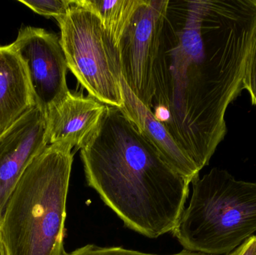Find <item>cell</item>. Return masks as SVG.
Listing matches in <instances>:
<instances>
[{
	"label": "cell",
	"instance_id": "obj_1",
	"mask_svg": "<svg viewBox=\"0 0 256 255\" xmlns=\"http://www.w3.org/2000/svg\"><path fill=\"white\" fill-rule=\"evenodd\" d=\"M256 0L168 3L150 109L200 171L226 134L228 105L244 89Z\"/></svg>",
	"mask_w": 256,
	"mask_h": 255
},
{
	"label": "cell",
	"instance_id": "obj_2",
	"mask_svg": "<svg viewBox=\"0 0 256 255\" xmlns=\"http://www.w3.org/2000/svg\"><path fill=\"white\" fill-rule=\"evenodd\" d=\"M80 157L88 187L126 227L152 239L173 232L191 182L166 161L122 109L106 106Z\"/></svg>",
	"mask_w": 256,
	"mask_h": 255
},
{
	"label": "cell",
	"instance_id": "obj_3",
	"mask_svg": "<svg viewBox=\"0 0 256 255\" xmlns=\"http://www.w3.org/2000/svg\"><path fill=\"white\" fill-rule=\"evenodd\" d=\"M74 148L49 145L21 176L0 222L8 255H64L66 205Z\"/></svg>",
	"mask_w": 256,
	"mask_h": 255
},
{
	"label": "cell",
	"instance_id": "obj_4",
	"mask_svg": "<svg viewBox=\"0 0 256 255\" xmlns=\"http://www.w3.org/2000/svg\"><path fill=\"white\" fill-rule=\"evenodd\" d=\"M192 193L172 232L184 250L228 255L256 232V183L214 168L191 183Z\"/></svg>",
	"mask_w": 256,
	"mask_h": 255
},
{
	"label": "cell",
	"instance_id": "obj_5",
	"mask_svg": "<svg viewBox=\"0 0 256 255\" xmlns=\"http://www.w3.org/2000/svg\"><path fill=\"white\" fill-rule=\"evenodd\" d=\"M56 19L69 70L90 97L121 109L120 49L98 16L73 0L67 13Z\"/></svg>",
	"mask_w": 256,
	"mask_h": 255
},
{
	"label": "cell",
	"instance_id": "obj_6",
	"mask_svg": "<svg viewBox=\"0 0 256 255\" xmlns=\"http://www.w3.org/2000/svg\"><path fill=\"white\" fill-rule=\"evenodd\" d=\"M168 0H143L120 45L122 75L148 108L155 94V70Z\"/></svg>",
	"mask_w": 256,
	"mask_h": 255
},
{
	"label": "cell",
	"instance_id": "obj_7",
	"mask_svg": "<svg viewBox=\"0 0 256 255\" xmlns=\"http://www.w3.org/2000/svg\"><path fill=\"white\" fill-rule=\"evenodd\" d=\"M20 58L36 107L46 115L68 92V64L60 38L44 28H21L12 43Z\"/></svg>",
	"mask_w": 256,
	"mask_h": 255
},
{
	"label": "cell",
	"instance_id": "obj_8",
	"mask_svg": "<svg viewBox=\"0 0 256 255\" xmlns=\"http://www.w3.org/2000/svg\"><path fill=\"white\" fill-rule=\"evenodd\" d=\"M48 145L46 115L36 106L0 136V222L21 176Z\"/></svg>",
	"mask_w": 256,
	"mask_h": 255
},
{
	"label": "cell",
	"instance_id": "obj_9",
	"mask_svg": "<svg viewBox=\"0 0 256 255\" xmlns=\"http://www.w3.org/2000/svg\"><path fill=\"white\" fill-rule=\"evenodd\" d=\"M106 107L94 97L69 91L46 112L48 144L66 141L80 149L97 130Z\"/></svg>",
	"mask_w": 256,
	"mask_h": 255
},
{
	"label": "cell",
	"instance_id": "obj_10",
	"mask_svg": "<svg viewBox=\"0 0 256 255\" xmlns=\"http://www.w3.org/2000/svg\"><path fill=\"white\" fill-rule=\"evenodd\" d=\"M123 106L121 108L130 121L159 151L166 161L182 176L192 181L200 176V169L179 146L165 127L155 118L152 111L143 104L121 80Z\"/></svg>",
	"mask_w": 256,
	"mask_h": 255
},
{
	"label": "cell",
	"instance_id": "obj_11",
	"mask_svg": "<svg viewBox=\"0 0 256 255\" xmlns=\"http://www.w3.org/2000/svg\"><path fill=\"white\" fill-rule=\"evenodd\" d=\"M33 107L20 58L12 45L0 46V136Z\"/></svg>",
	"mask_w": 256,
	"mask_h": 255
},
{
	"label": "cell",
	"instance_id": "obj_12",
	"mask_svg": "<svg viewBox=\"0 0 256 255\" xmlns=\"http://www.w3.org/2000/svg\"><path fill=\"white\" fill-rule=\"evenodd\" d=\"M74 2L98 16L118 47L128 25L143 0H74Z\"/></svg>",
	"mask_w": 256,
	"mask_h": 255
},
{
	"label": "cell",
	"instance_id": "obj_13",
	"mask_svg": "<svg viewBox=\"0 0 256 255\" xmlns=\"http://www.w3.org/2000/svg\"><path fill=\"white\" fill-rule=\"evenodd\" d=\"M64 255H208L202 253H192L183 250L180 253L172 255H156L142 253L135 250H127L122 247H102L94 244H87Z\"/></svg>",
	"mask_w": 256,
	"mask_h": 255
},
{
	"label": "cell",
	"instance_id": "obj_14",
	"mask_svg": "<svg viewBox=\"0 0 256 255\" xmlns=\"http://www.w3.org/2000/svg\"><path fill=\"white\" fill-rule=\"evenodd\" d=\"M38 14L57 18L67 13L73 0H20Z\"/></svg>",
	"mask_w": 256,
	"mask_h": 255
},
{
	"label": "cell",
	"instance_id": "obj_15",
	"mask_svg": "<svg viewBox=\"0 0 256 255\" xmlns=\"http://www.w3.org/2000/svg\"><path fill=\"white\" fill-rule=\"evenodd\" d=\"M244 83L245 88L250 94L252 104L256 105V28L248 58Z\"/></svg>",
	"mask_w": 256,
	"mask_h": 255
},
{
	"label": "cell",
	"instance_id": "obj_16",
	"mask_svg": "<svg viewBox=\"0 0 256 255\" xmlns=\"http://www.w3.org/2000/svg\"><path fill=\"white\" fill-rule=\"evenodd\" d=\"M227 255H256V236L251 237Z\"/></svg>",
	"mask_w": 256,
	"mask_h": 255
},
{
	"label": "cell",
	"instance_id": "obj_17",
	"mask_svg": "<svg viewBox=\"0 0 256 255\" xmlns=\"http://www.w3.org/2000/svg\"><path fill=\"white\" fill-rule=\"evenodd\" d=\"M0 255H8L7 250H6V245H4L1 232H0Z\"/></svg>",
	"mask_w": 256,
	"mask_h": 255
}]
</instances>
